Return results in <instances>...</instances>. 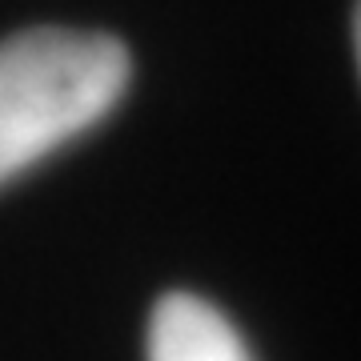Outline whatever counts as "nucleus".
Returning <instances> with one entry per match:
<instances>
[{
	"mask_svg": "<svg viewBox=\"0 0 361 361\" xmlns=\"http://www.w3.org/2000/svg\"><path fill=\"white\" fill-rule=\"evenodd\" d=\"M149 361H253L237 325L197 293H165L149 313Z\"/></svg>",
	"mask_w": 361,
	"mask_h": 361,
	"instance_id": "nucleus-2",
	"label": "nucleus"
},
{
	"mask_svg": "<svg viewBox=\"0 0 361 361\" xmlns=\"http://www.w3.org/2000/svg\"><path fill=\"white\" fill-rule=\"evenodd\" d=\"M133 77L125 40L28 28L0 40V189L113 113Z\"/></svg>",
	"mask_w": 361,
	"mask_h": 361,
	"instance_id": "nucleus-1",
	"label": "nucleus"
}]
</instances>
